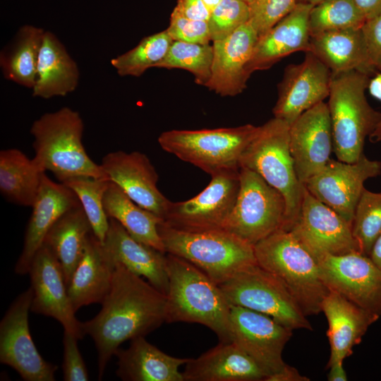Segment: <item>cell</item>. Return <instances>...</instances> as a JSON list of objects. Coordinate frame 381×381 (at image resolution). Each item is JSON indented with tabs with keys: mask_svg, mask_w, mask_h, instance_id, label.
Masks as SVG:
<instances>
[{
	"mask_svg": "<svg viewBox=\"0 0 381 381\" xmlns=\"http://www.w3.org/2000/svg\"><path fill=\"white\" fill-rule=\"evenodd\" d=\"M97 315L83 322L97 351L98 379L120 345L145 337L166 322L167 295L121 264L115 263L111 289Z\"/></svg>",
	"mask_w": 381,
	"mask_h": 381,
	"instance_id": "6da1fadb",
	"label": "cell"
},
{
	"mask_svg": "<svg viewBox=\"0 0 381 381\" xmlns=\"http://www.w3.org/2000/svg\"><path fill=\"white\" fill-rule=\"evenodd\" d=\"M167 260L166 322L198 323L210 329L219 341H232L230 304L219 286L181 258L167 253Z\"/></svg>",
	"mask_w": 381,
	"mask_h": 381,
	"instance_id": "7a4b0ae2",
	"label": "cell"
},
{
	"mask_svg": "<svg viewBox=\"0 0 381 381\" xmlns=\"http://www.w3.org/2000/svg\"><path fill=\"white\" fill-rule=\"evenodd\" d=\"M83 131L82 117L70 107L44 114L30 128L34 160L61 183L75 176L109 179L101 164L87 154L83 144Z\"/></svg>",
	"mask_w": 381,
	"mask_h": 381,
	"instance_id": "3957f363",
	"label": "cell"
},
{
	"mask_svg": "<svg viewBox=\"0 0 381 381\" xmlns=\"http://www.w3.org/2000/svg\"><path fill=\"white\" fill-rule=\"evenodd\" d=\"M258 264L276 276L306 316L321 312L329 289L318 262L290 231L279 229L254 245Z\"/></svg>",
	"mask_w": 381,
	"mask_h": 381,
	"instance_id": "277c9868",
	"label": "cell"
},
{
	"mask_svg": "<svg viewBox=\"0 0 381 381\" xmlns=\"http://www.w3.org/2000/svg\"><path fill=\"white\" fill-rule=\"evenodd\" d=\"M157 229L166 253L190 262L218 285L258 264L254 246L224 229L186 231L162 221Z\"/></svg>",
	"mask_w": 381,
	"mask_h": 381,
	"instance_id": "5b68a950",
	"label": "cell"
},
{
	"mask_svg": "<svg viewBox=\"0 0 381 381\" xmlns=\"http://www.w3.org/2000/svg\"><path fill=\"white\" fill-rule=\"evenodd\" d=\"M369 75L358 71L332 73L327 105L333 151L341 162H355L363 155L365 140L381 119V112L374 109L365 97Z\"/></svg>",
	"mask_w": 381,
	"mask_h": 381,
	"instance_id": "8992f818",
	"label": "cell"
},
{
	"mask_svg": "<svg viewBox=\"0 0 381 381\" xmlns=\"http://www.w3.org/2000/svg\"><path fill=\"white\" fill-rule=\"evenodd\" d=\"M289 127L275 117L260 126L239 162L240 167L255 171L284 196L286 210L283 229L287 231L298 217L304 190L290 152Z\"/></svg>",
	"mask_w": 381,
	"mask_h": 381,
	"instance_id": "52a82bcc",
	"label": "cell"
},
{
	"mask_svg": "<svg viewBox=\"0 0 381 381\" xmlns=\"http://www.w3.org/2000/svg\"><path fill=\"white\" fill-rule=\"evenodd\" d=\"M259 127L245 124L212 129H174L162 133L157 140L165 152L212 176L239 170L241 156Z\"/></svg>",
	"mask_w": 381,
	"mask_h": 381,
	"instance_id": "ba28073f",
	"label": "cell"
},
{
	"mask_svg": "<svg viewBox=\"0 0 381 381\" xmlns=\"http://www.w3.org/2000/svg\"><path fill=\"white\" fill-rule=\"evenodd\" d=\"M239 179L238 195L223 229L254 246L283 229L286 201L280 192L250 169L240 167Z\"/></svg>",
	"mask_w": 381,
	"mask_h": 381,
	"instance_id": "9c48e42d",
	"label": "cell"
},
{
	"mask_svg": "<svg viewBox=\"0 0 381 381\" xmlns=\"http://www.w3.org/2000/svg\"><path fill=\"white\" fill-rule=\"evenodd\" d=\"M219 286L231 305L268 315L292 330L313 329L307 316L282 282L258 264Z\"/></svg>",
	"mask_w": 381,
	"mask_h": 381,
	"instance_id": "30bf717a",
	"label": "cell"
},
{
	"mask_svg": "<svg viewBox=\"0 0 381 381\" xmlns=\"http://www.w3.org/2000/svg\"><path fill=\"white\" fill-rule=\"evenodd\" d=\"M210 176L207 186L195 197L182 202L170 201L163 223L186 231L223 229L238 195L239 170Z\"/></svg>",
	"mask_w": 381,
	"mask_h": 381,
	"instance_id": "8fae6325",
	"label": "cell"
},
{
	"mask_svg": "<svg viewBox=\"0 0 381 381\" xmlns=\"http://www.w3.org/2000/svg\"><path fill=\"white\" fill-rule=\"evenodd\" d=\"M31 286L11 303L0 322V361L25 381H54L57 365L46 361L36 348L29 329Z\"/></svg>",
	"mask_w": 381,
	"mask_h": 381,
	"instance_id": "7c38bea8",
	"label": "cell"
},
{
	"mask_svg": "<svg viewBox=\"0 0 381 381\" xmlns=\"http://www.w3.org/2000/svg\"><path fill=\"white\" fill-rule=\"evenodd\" d=\"M317 260L360 251L352 224L304 187L298 217L289 230Z\"/></svg>",
	"mask_w": 381,
	"mask_h": 381,
	"instance_id": "4fadbf2b",
	"label": "cell"
},
{
	"mask_svg": "<svg viewBox=\"0 0 381 381\" xmlns=\"http://www.w3.org/2000/svg\"><path fill=\"white\" fill-rule=\"evenodd\" d=\"M380 174L381 162L370 159L364 154L352 163L330 159L303 186L315 198L352 224L365 182Z\"/></svg>",
	"mask_w": 381,
	"mask_h": 381,
	"instance_id": "5bb4252c",
	"label": "cell"
},
{
	"mask_svg": "<svg viewBox=\"0 0 381 381\" xmlns=\"http://www.w3.org/2000/svg\"><path fill=\"white\" fill-rule=\"evenodd\" d=\"M322 280L330 290L381 316V269L360 251L325 255L318 260Z\"/></svg>",
	"mask_w": 381,
	"mask_h": 381,
	"instance_id": "9a60e30c",
	"label": "cell"
},
{
	"mask_svg": "<svg viewBox=\"0 0 381 381\" xmlns=\"http://www.w3.org/2000/svg\"><path fill=\"white\" fill-rule=\"evenodd\" d=\"M230 321L232 341L258 365L266 378L286 365L282 352L292 329L268 315L231 304Z\"/></svg>",
	"mask_w": 381,
	"mask_h": 381,
	"instance_id": "2e32d148",
	"label": "cell"
},
{
	"mask_svg": "<svg viewBox=\"0 0 381 381\" xmlns=\"http://www.w3.org/2000/svg\"><path fill=\"white\" fill-rule=\"evenodd\" d=\"M32 298L30 310L52 317L78 339L84 337L83 322L75 317L62 268L51 250L43 244L29 270Z\"/></svg>",
	"mask_w": 381,
	"mask_h": 381,
	"instance_id": "e0dca14e",
	"label": "cell"
},
{
	"mask_svg": "<svg viewBox=\"0 0 381 381\" xmlns=\"http://www.w3.org/2000/svg\"><path fill=\"white\" fill-rule=\"evenodd\" d=\"M331 71L308 52L303 61L289 64L278 85V98L274 117L291 125L303 112L329 97Z\"/></svg>",
	"mask_w": 381,
	"mask_h": 381,
	"instance_id": "ac0fdd59",
	"label": "cell"
},
{
	"mask_svg": "<svg viewBox=\"0 0 381 381\" xmlns=\"http://www.w3.org/2000/svg\"><path fill=\"white\" fill-rule=\"evenodd\" d=\"M289 148L298 179L304 185L331 159L333 135L327 103L317 104L290 125Z\"/></svg>",
	"mask_w": 381,
	"mask_h": 381,
	"instance_id": "d6986e66",
	"label": "cell"
},
{
	"mask_svg": "<svg viewBox=\"0 0 381 381\" xmlns=\"http://www.w3.org/2000/svg\"><path fill=\"white\" fill-rule=\"evenodd\" d=\"M100 164L109 181L133 202L163 219L170 200L159 190L158 174L146 155L114 151L104 156Z\"/></svg>",
	"mask_w": 381,
	"mask_h": 381,
	"instance_id": "ffe728a7",
	"label": "cell"
},
{
	"mask_svg": "<svg viewBox=\"0 0 381 381\" xmlns=\"http://www.w3.org/2000/svg\"><path fill=\"white\" fill-rule=\"evenodd\" d=\"M259 35L250 20L224 39L213 41L210 78L205 85L223 96H236L247 87L248 66Z\"/></svg>",
	"mask_w": 381,
	"mask_h": 381,
	"instance_id": "44dd1931",
	"label": "cell"
},
{
	"mask_svg": "<svg viewBox=\"0 0 381 381\" xmlns=\"http://www.w3.org/2000/svg\"><path fill=\"white\" fill-rule=\"evenodd\" d=\"M75 193L63 183L52 181L44 174L24 237L22 253L16 264L15 272H29L33 258L43 245L54 224L68 211L80 205Z\"/></svg>",
	"mask_w": 381,
	"mask_h": 381,
	"instance_id": "7402d4cb",
	"label": "cell"
},
{
	"mask_svg": "<svg viewBox=\"0 0 381 381\" xmlns=\"http://www.w3.org/2000/svg\"><path fill=\"white\" fill-rule=\"evenodd\" d=\"M109 226L102 243L109 258L132 273L145 278L155 289L167 295L169 274L167 253L133 238L115 219L109 218Z\"/></svg>",
	"mask_w": 381,
	"mask_h": 381,
	"instance_id": "603a6c76",
	"label": "cell"
},
{
	"mask_svg": "<svg viewBox=\"0 0 381 381\" xmlns=\"http://www.w3.org/2000/svg\"><path fill=\"white\" fill-rule=\"evenodd\" d=\"M313 6L298 3L287 16L259 37L248 66L250 75L256 71L270 68L296 52L309 51L308 18Z\"/></svg>",
	"mask_w": 381,
	"mask_h": 381,
	"instance_id": "cb8c5ba5",
	"label": "cell"
},
{
	"mask_svg": "<svg viewBox=\"0 0 381 381\" xmlns=\"http://www.w3.org/2000/svg\"><path fill=\"white\" fill-rule=\"evenodd\" d=\"M321 312L328 322L330 356L327 367L350 356L369 327L380 318L330 289L322 303Z\"/></svg>",
	"mask_w": 381,
	"mask_h": 381,
	"instance_id": "d4e9b609",
	"label": "cell"
},
{
	"mask_svg": "<svg viewBox=\"0 0 381 381\" xmlns=\"http://www.w3.org/2000/svg\"><path fill=\"white\" fill-rule=\"evenodd\" d=\"M184 381H265L267 375L234 342H221L190 358L182 372Z\"/></svg>",
	"mask_w": 381,
	"mask_h": 381,
	"instance_id": "484cf974",
	"label": "cell"
},
{
	"mask_svg": "<svg viewBox=\"0 0 381 381\" xmlns=\"http://www.w3.org/2000/svg\"><path fill=\"white\" fill-rule=\"evenodd\" d=\"M114 269V262L92 232L84 253L67 285L68 294L75 312L83 306L103 302L111 289Z\"/></svg>",
	"mask_w": 381,
	"mask_h": 381,
	"instance_id": "4316f807",
	"label": "cell"
},
{
	"mask_svg": "<svg viewBox=\"0 0 381 381\" xmlns=\"http://www.w3.org/2000/svg\"><path fill=\"white\" fill-rule=\"evenodd\" d=\"M114 355L116 374L125 381H184L179 368L190 359L167 354L145 337L131 339L127 349L119 348Z\"/></svg>",
	"mask_w": 381,
	"mask_h": 381,
	"instance_id": "83f0119b",
	"label": "cell"
},
{
	"mask_svg": "<svg viewBox=\"0 0 381 381\" xmlns=\"http://www.w3.org/2000/svg\"><path fill=\"white\" fill-rule=\"evenodd\" d=\"M77 63L64 45L50 31H45L40 51L32 96L43 99L64 97L78 87Z\"/></svg>",
	"mask_w": 381,
	"mask_h": 381,
	"instance_id": "f1b7e54d",
	"label": "cell"
},
{
	"mask_svg": "<svg viewBox=\"0 0 381 381\" xmlns=\"http://www.w3.org/2000/svg\"><path fill=\"white\" fill-rule=\"evenodd\" d=\"M309 52L332 72L358 71L368 75L376 73L365 45L361 29H345L310 36Z\"/></svg>",
	"mask_w": 381,
	"mask_h": 381,
	"instance_id": "f546056e",
	"label": "cell"
},
{
	"mask_svg": "<svg viewBox=\"0 0 381 381\" xmlns=\"http://www.w3.org/2000/svg\"><path fill=\"white\" fill-rule=\"evenodd\" d=\"M92 232L90 223L80 205L65 213L45 237L43 244L59 261L66 286L84 253Z\"/></svg>",
	"mask_w": 381,
	"mask_h": 381,
	"instance_id": "4dcf8cb0",
	"label": "cell"
},
{
	"mask_svg": "<svg viewBox=\"0 0 381 381\" xmlns=\"http://www.w3.org/2000/svg\"><path fill=\"white\" fill-rule=\"evenodd\" d=\"M45 171L21 150L0 152V192L8 201L32 207L39 193Z\"/></svg>",
	"mask_w": 381,
	"mask_h": 381,
	"instance_id": "1f68e13d",
	"label": "cell"
},
{
	"mask_svg": "<svg viewBox=\"0 0 381 381\" xmlns=\"http://www.w3.org/2000/svg\"><path fill=\"white\" fill-rule=\"evenodd\" d=\"M103 205L107 216L116 220L133 238L166 253L157 229L162 219L139 206L111 181Z\"/></svg>",
	"mask_w": 381,
	"mask_h": 381,
	"instance_id": "d6a6232c",
	"label": "cell"
},
{
	"mask_svg": "<svg viewBox=\"0 0 381 381\" xmlns=\"http://www.w3.org/2000/svg\"><path fill=\"white\" fill-rule=\"evenodd\" d=\"M44 32L32 25L20 28L13 41L0 54V67L6 79L32 89Z\"/></svg>",
	"mask_w": 381,
	"mask_h": 381,
	"instance_id": "836d02e7",
	"label": "cell"
},
{
	"mask_svg": "<svg viewBox=\"0 0 381 381\" xmlns=\"http://www.w3.org/2000/svg\"><path fill=\"white\" fill-rule=\"evenodd\" d=\"M172 42L166 30L149 35L131 50L113 58L111 65L120 76L140 77L164 58Z\"/></svg>",
	"mask_w": 381,
	"mask_h": 381,
	"instance_id": "e575fe53",
	"label": "cell"
},
{
	"mask_svg": "<svg viewBox=\"0 0 381 381\" xmlns=\"http://www.w3.org/2000/svg\"><path fill=\"white\" fill-rule=\"evenodd\" d=\"M62 183L75 193L90 223L94 235L103 243L109 226L103 199L110 181L89 176H75Z\"/></svg>",
	"mask_w": 381,
	"mask_h": 381,
	"instance_id": "d590c367",
	"label": "cell"
},
{
	"mask_svg": "<svg viewBox=\"0 0 381 381\" xmlns=\"http://www.w3.org/2000/svg\"><path fill=\"white\" fill-rule=\"evenodd\" d=\"M212 58V45L173 41L156 67L186 70L193 75L197 84L205 86L210 78Z\"/></svg>",
	"mask_w": 381,
	"mask_h": 381,
	"instance_id": "8d00e7d4",
	"label": "cell"
},
{
	"mask_svg": "<svg viewBox=\"0 0 381 381\" xmlns=\"http://www.w3.org/2000/svg\"><path fill=\"white\" fill-rule=\"evenodd\" d=\"M365 21L353 0H324L310 11V36L320 33L360 28Z\"/></svg>",
	"mask_w": 381,
	"mask_h": 381,
	"instance_id": "74e56055",
	"label": "cell"
},
{
	"mask_svg": "<svg viewBox=\"0 0 381 381\" xmlns=\"http://www.w3.org/2000/svg\"><path fill=\"white\" fill-rule=\"evenodd\" d=\"M352 232L360 252L370 256L381 234V191L364 188L355 210Z\"/></svg>",
	"mask_w": 381,
	"mask_h": 381,
	"instance_id": "f35d334b",
	"label": "cell"
},
{
	"mask_svg": "<svg viewBox=\"0 0 381 381\" xmlns=\"http://www.w3.org/2000/svg\"><path fill=\"white\" fill-rule=\"evenodd\" d=\"M250 18V6L246 3L240 0H222L210 13L207 21L211 40L226 38Z\"/></svg>",
	"mask_w": 381,
	"mask_h": 381,
	"instance_id": "ab89813d",
	"label": "cell"
},
{
	"mask_svg": "<svg viewBox=\"0 0 381 381\" xmlns=\"http://www.w3.org/2000/svg\"><path fill=\"white\" fill-rule=\"evenodd\" d=\"M298 0H256L250 6V21L259 37L287 16Z\"/></svg>",
	"mask_w": 381,
	"mask_h": 381,
	"instance_id": "60d3db41",
	"label": "cell"
},
{
	"mask_svg": "<svg viewBox=\"0 0 381 381\" xmlns=\"http://www.w3.org/2000/svg\"><path fill=\"white\" fill-rule=\"evenodd\" d=\"M173 41L209 44L211 40L207 21L190 19L174 8L166 30Z\"/></svg>",
	"mask_w": 381,
	"mask_h": 381,
	"instance_id": "b9f144b4",
	"label": "cell"
},
{
	"mask_svg": "<svg viewBox=\"0 0 381 381\" xmlns=\"http://www.w3.org/2000/svg\"><path fill=\"white\" fill-rule=\"evenodd\" d=\"M78 339L71 332H64L62 370L65 381L89 380L88 371L78 346Z\"/></svg>",
	"mask_w": 381,
	"mask_h": 381,
	"instance_id": "7bdbcfd3",
	"label": "cell"
},
{
	"mask_svg": "<svg viewBox=\"0 0 381 381\" xmlns=\"http://www.w3.org/2000/svg\"><path fill=\"white\" fill-rule=\"evenodd\" d=\"M370 61L376 71H381V13L364 22L361 28Z\"/></svg>",
	"mask_w": 381,
	"mask_h": 381,
	"instance_id": "ee69618b",
	"label": "cell"
},
{
	"mask_svg": "<svg viewBox=\"0 0 381 381\" xmlns=\"http://www.w3.org/2000/svg\"><path fill=\"white\" fill-rule=\"evenodd\" d=\"M184 16L197 20L208 21L210 12L202 0H178L174 8Z\"/></svg>",
	"mask_w": 381,
	"mask_h": 381,
	"instance_id": "f6af8a7d",
	"label": "cell"
},
{
	"mask_svg": "<svg viewBox=\"0 0 381 381\" xmlns=\"http://www.w3.org/2000/svg\"><path fill=\"white\" fill-rule=\"evenodd\" d=\"M368 89L370 94L381 102V71L376 73L375 75L370 79ZM369 139L371 142H381V119Z\"/></svg>",
	"mask_w": 381,
	"mask_h": 381,
	"instance_id": "bcb514c9",
	"label": "cell"
},
{
	"mask_svg": "<svg viewBox=\"0 0 381 381\" xmlns=\"http://www.w3.org/2000/svg\"><path fill=\"white\" fill-rule=\"evenodd\" d=\"M308 377L302 375L295 368L286 365L277 373L268 376L265 381H309Z\"/></svg>",
	"mask_w": 381,
	"mask_h": 381,
	"instance_id": "7dc6e473",
	"label": "cell"
},
{
	"mask_svg": "<svg viewBox=\"0 0 381 381\" xmlns=\"http://www.w3.org/2000/svg\"><path fill=\"white\" fill-rule=\"evenodd\" d=\"M365 20L381 13V0H353Z\"/></svg>",
	"mask_w": 381,
	"mask_h": 381,
	"instance_id": "c3c4849f",
	"label": "cell"
},
{
	"mask_svg": "<svg viewBox=\"0 0 381 381\" xmlns=\"http://www.w3.org/2000/svg\"><path fill=\"white\" fill-rule=\"evenodd\" d=\"M343 363L344 361L335 362L327 367L329 369L327 376V380L346 381L348 380Z\"/></svg>",
	"mask_w": 381,
	"mask_h": 381,
	"instance_id": "681fc988",
	"label": "cell"
},
{
	"mask_svg": "<svg viewBox=\"0 0 381 381\" xmlns=\"http://www.w3.org/2000/svg\"><path fill=\"white\" fill-rule=\"evenodd\" d=\"M370 257L381 269V234L375 241L371 250Z\"/></svg>",
	"mask_w": 381,
	"mask_h": 381,
	"instance_id": "f907efd6",
	"label": "cell"
},
{
	"mask_svg": "<svg viewBox=\"0 0 381 381\" xmlns=\"http://www.w3.org/2000/svg\"><path fill=\"white\" fill-rule=\"evenodd\" d=\"M205 6L211 13L221 2L222 0H202Z\"/></svg>",
	"mask_w": 381,
	"mask_h": 381,
	"instance_id": "816d5d0a",
	"label": "cell"
},
{
	"mask_svg": "<svg viewBox=\"0 0 381 381\" xmlns=\"http://www.w3.org/2000/svg\"><path fill=\"white\" fill-rule=\"evenodd\" d=\"M323 1L324 0H298V2L315 6Z\"/></svg>",
	"mask_w": 381,
	"mask_h": 381,
	"instance_id": "f5cc1de1",
	"label": "cell"
},
{
	"mask_svg": "<svg viewBox=\"0 0 381 381\" xmlns=\"http://www.w3.org/2000/svg\"><path fill=\"white\" fill-rule=\"evenodd\" d=\"M240 1H242L245 3H246L247 4H248L249 6H250L251 4H253L255 1H256V0H240Z\"/></svg>",
	"mask_w": 381,
	"mask_h": 381,
	"instance_id": "db71d44e",
	"label": "cell"
}]
</instances>
